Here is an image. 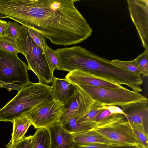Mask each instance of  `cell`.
<instances>
[{"mask_svg":"<svg viewBox=\"0 0 148 148\" xmlns=\"http://www.w3.org/2000/svg\"><path fill=\"white\" fill-rule=\"evenodd\" d=\"M51 86L54 99L64 106L73 96L75 86L65 78L60 79L54 76Z\"/></svg>","mask_w":148,"mask_h":148,"instance_id":"5bb4252c","label":"cell"},{"mask_svg":"<svg viewBox=\"0 0 148 148\" xmlns=\"http://www.w3.org/2000/svg\"><path fill=\"white\" fill-rule=\"evenodd\" d=\"M47 129L50 137V148H75L72 134L64 129L60 121L53 123Z\"/></svg>","mask_w":148,"mask_h":148,"instance_id":"4fadbf2b","label":"cell"},{"mask_svg":"<svg viewBox=\"0 0 148 148\" xmlns=\"http://www.w3.org/2000/svg\"><path fill=\"white\" fill-rule=\"evenodd\" d=\"M47 62L51 71L53 74L54 71L57 69L58 63V57L55 52V50L46 45L44 50Z\"/></svg>","mask_w":148,"mask_h":148,"instance_id":"44dd1931","label":"cell"},{"mask_svg":"<svg viewBox=\"0 0 148 148\" xmlns=\"http://www.w3.org/2000/svg\"><path fill=\"white\" fill-rule=\"evenodd\" d=\"M110 145L102 143H93L76 145L75 148H109Z\"/></svg>","mask_w":148,"mask_h":148,"instance_id":"4316f807","label":"cell"},{"mask_svg":"<svg viewBox=\"0 0 148 148\" xmlns=\"http://www.w3.org/2000/svg\"><path fill=\"white\" fill-rule=\"evenodd\" d=\"M28 70L27 65L17 55L0 48V81L26 86L31 83Z\"/></svg>","mask_w":148,"mask_h":148,"instance_id":"52a82bcc","label":"cell"},{"mask_svg":"<svg viewBox=\"0 0 148 148\" xmlns=\"http://www.w3.org/2000/svg\"><path fill=\"white\" fill-rule=\"evenodd\" d=\"M26 113L15 119L12 122L13 130L11 138L9 141L12 144L23 139L25 136V134L29 127L32 125Z\"/></svg>","mask_w":148,"mask_h":148,"instance_id":"2e32d148","label":"cell"},{"mask_svg":"<svg viewBox=\"0 0 148 148\" xmlns=\"http://www.w3.org/2000/svg\"><path fill=\"white\" fill-rule=\"evenodd\" d=\"M66 110L64 105L53 99L41 102L26 114L35 129L47 128L53 123L60 121Z\"/></svg>","mask_w":148,"mask_h":148,"instance_id":"ba28073f","label":"cell"},{"mask_svg":"<svg viewBox=\"0 0 148 148\" xmlns=\"http://www.w3.org/2000/svg\"><path fill=\"white\" fill-rule=\"evenodd\" d=\"M0 48L17 55L20 53L16 42L5 36H0Z\"/></svg>","mask_w":148,"mask_h":148,"instance_id":"603a6c76","label":"cell"},{"mask_svg":"<svg viewBox=\"0 0 148 148\" xmlns=\"http://www.w3.org/2000/svg\"><path fill=\"white\" fill-rule=\"evenodd\" d=\"M121 108L133 130L148 135V100L129 103Z\"/></svg>","mask_w":148,"mask_h":148,"instance_id":"8fae6325","label":"cell"},{"mask_svg":"<svg viewBox=\"0 0 148 148\" xmlns=\"http://www.w3.org/2000/svg\"><path fill=\"white\" fill-rule=\"evenodd\" d=\"M54 99L51 86L31 82L18 90L16 96L0 109V121L11 122L39 103Z\"/></svg>","mask_w":148,"mask_h":148,"instance_id":"3957f363","label":"cell"},{"mask_svg":"<svg viewBox=\"0 0 148 148\" xmlns=\"http://www.w3.org/2000/svg\"><path fill=\"white\" fill-rule=\"evenodd\" d=\"M33 135L32 148H50V137L47 128L37 129Z\"/></svg>","mask_w":148,"mask_h":148,"instance_id":"e0dca14e","label":"cell"},{"mask_svg":"<svg viewBox=\"0 0 148 148\" xmlns=\"http://www.w3.org/2000/svg\"><path fill=\"white\" fill-rule=\"evenodd\" d=\"M75 86L73 96L64 106L66 110L60 120L62 123L73 118H76L78 120L90 111L95 103L83 90L77 86Z\"/></svg>","mask_w":148,"mask_h":148,"instance_id":"30bf717a","label":"cell"},{"mask_svg":"<svg viewBox=\"0 0 148 148\" xmlns=\"http://www.w3.org/2000/svg\"><path fill=\"white\" fill-rule=\"evenodd\" d=\"M8 24V22L0 19V36H1L5 30Z\"/></svg>","mask_w":148,"mask_h":148,"instance_id":"4dcf8cb0","label":"cell"},{"mask_svg":"<svg viewBox=\"0 0 148 148\" xmlns=\"http://www.w3.org/2000/svg\"><path fill=\"white\" fill-rule=\"evenodd\" d=\"M103 105L95 101L90 111L84 116L79 119L77 122L89 127L96 122L97 118L100 113L104 110L101 108Z\"/></svg>","mask_w":148,"mask_h":148,"instance_id":"ac0fdd59","label":"cell"},{"mask_svg":"<svg viewBox=\"0 0 148 148\" xmlns=\"http://www.w3.org/2000/svg\"><path fill=\"white\" fill-rule=\"evenodd\" d=\"M140 69L143 77L148 75V50L145 49L144 52L139 55L134 59Z\"/></svg>","mask_w":148,"mask_h":148,"instance_id":"7402d4cb","label":"cell"},{"mask_svg":"<svg viewBox=\"0 0 148 148\" xmlns=\"http://www.w3.org/2000/svg\"><path fill=\"white\" fill-rule=\"evenodd\" d=\"M109 148H139L136 147L128 145H110Z\"/></svg>","mask_w":148,"mask_h":148,"instance_id":"1f68e13d","label":"cell"},{"mask_svg":"<svg viewBox=\"0 0 148 148\" xmlns=\"http://www.w3.org/2000/svg\"><path fill=\"white\" fill-rule=\"evenodd\" d=\"M115 66L126 71L136 76H141V71L134 60L130 61H122L118 59L110 60Z\"/></svg>","mask_w":148,"mask_h":148,"instance_id":"d6986e66","label":"cell"},{"mask_svg":"<svg viewBox=\"0 0 148 148\" xmlns=\"http://www.w3.org/2000/svg\"><path fill=\"white\" fill-rule=\"evenodd\" d=\"M85 92L94 101L103 105L121 107L129 103L147 100L138 92L123 87L112 88L95 87L88 85H76Z\"/></svg>","mask_w":148,"mask_h":148,"instance_id":"8992f818","label":"cell"},{"mask_svg":"<svg viewBox=\"0 0 148 148\" xmlns=\"http://www.w3.org/2000/svg\"><path fill=\"white\" fill-rule=\"evenodd\" d=\"M21 27L22 26L17 22L9 21L8 23L5 30L1 36L6 37L16 42L20 36Z\"/></svg>","mask_w":148,"mask_h":148,"instance_id":"ffe728a7","label":"cell"},{"mask_svg":"<svg viewBox=\"0 0 148 148\" xmlns=\"http://www.w3.org/2000/svg\"><path fill=\"white\" fill-rule=\"evenodd\" d=\"M61 65L63 71L81 70L113 83L125 85L134 91H142L141 76L126 71L112 64L110 60L80 46L66 47L62 56Z\"/></svg>","mask_w":148,"mask_h":148,"instance_id":"7a4b0ae2","label":"cell"},{"mask_svg":"<svg viewBox=\"0 0 148 148\" xmlns=\"http://www.w3.org/2000/svg\"><path fill=\"white\" fill-rule=\"evenodd\" d=\"M111 114H112L108 110H104L99 114L97 118L96 121L101 120L107 117Z\"/></svg>","mask_w":148,"mask_h":148,"instance_id":"f546056e","label":"cell"},{"mask_svg":"<svg viewBox=\"0 0 148 148\" xmlns=\"http://www.w3.org/2000/svg\"><path fill=\"white\" fill-rule=\"evenodd\" d=\"M3 87L9 91L13 90H19L22 88L19 84H16L14 83L7 84L4 86Z\"/></svg>","mask_w":148,"mask_h":148,"instance_id":"f1b7e54d","label":"cell"},{"mask_svg":"<svg viewBox=\"0 0 148 148\" xmlns=\"http://www.w3.org/2000/svg\"><path fill=\"white\" fill-rule=\"evenodd\" d=\"M101 108L103 110H108L111 114H120L125 115L121 108L118 106L103 105Z\"/></svg>","mask_w":148,"mask_h":148,"instance_id":"83f0119b","label":"cell"},{"mask_svg":"<svg viewBox=\"0 0 148 148\" xmlns=\"http://www.w3.org/2000/svg\"><path fill=\"white\" fill-rule=\"evenodd\" d=\"M131 19L145 49L148 50V1L127 0Z\"/></svg>","mask_w":148,"mask_h":148,"instance_id":"9c48e42d","label":"cell"},{"mask_svg":"<svg viewBox=\"0 0 148 148\" xmlns=\"http://www.w3.org/2000/svg\"><path fill=\"white\" fill-rule=\"evenodd\" d=\"M89 130L96 132L118 145H132L143 148L124 114H112L94 123L90 127Z\"/></svg>","mask_w":148,"mask_h":148,"instance_id":"277c9868","label":"cell"},{"mask_svg":"<svg viewBox=\"0 0 148 148\" xmlns=\"http://www.w3.org/2000/svg\"><path fill=\"white\" fill-rule=\"evenodd\" d=\"M28 32L34 42L43 50L47 43L45 39L40 33L27 27Z\"/></svg>","mask_w":148,"mask_h":148,"instance_id":"d4e9b609","label":"cell"},{"mask_svg":"<svg viewBox=\"0 0 148 148\" xmlns=\"http://www.w3.org/2000/svg\"><path fill=\"white\" fill-rule=\"evenodd\" d=\"M71 133L76 145L99 143L110 145H118L116 143L107 139L92 130H88L81 132Z\"/></svg>","mask_w":148,"mask_h":148,"instance_id":"9a60e30c","label":"cell"},{"mask_svg":"<svg viewBox=\"0 0 148 148\" xmlns=\"http://www.w3.org/2000/svg\"><path fill=\"white\" fill-rule=\"evenodd\" d=\"M16 42L20 53L27 60L28 70L34 73L39 82L47 85L52 83L54 76L51 71L44 50L33 40L26 27L22 26L20 36Z\"/></svg>","mask_w":148,"mask_h":148,"instance_id":"5b68a950","label":"cell"},{"mask_svg":"<svg viewBox=\"0 0 148 148\" xmlns=\"http://www.w3.org/2000/svg\"><path fill=\"white\" fill-rule=\"evenodd\" d=\"M34 135L25 136L20 141L12 144L10 142L6 146V148H32Z\"/></svg>","mask_w":148,"mask_h":148,"instance_id":"cb8c5ba5","label":"cell"},{"mask_svg":"<svg viewBox=\"0 0 148 148\" xmlns=\"http://www.w3.org/2000/svg\"><path fill=\"white\" fill-rule=\"evenodd\" d=\"M74 0H24L21 24L41 34L52 43L76 45L90 36L92 30L76 7Z\"/></svg>","mask_w":148,"mask_h":148,"instance_id":"6da1fadb","label":"cell"},{"mask_svg":"<svg viewBox=\"0 0 148 148\" xmlns=\"http://www.w3.org/2000/svg\"><path fill=\"white\" fill-rule=\"evenodd\" d=\"M65 78L75 85H86L112 88H119L123 87L121 85L111 82L91 73L78 70L69 72Z\"/></svg>","mask_w":148,"mask_h":148,"instance_id":"7c38bea8","label":"cell"},{"mask_svg":"<svg viewBox=\"0 0 148 148\" xmlns=\"http://www.w3.org/2000/svg\"><path fill=\"white\" fill-rule=\"evenodd\" d=\"M134 130L143 148H148V135L145 134L135 130Z\"/></svg>","mask_w":148,"mask_h":148,"instance_id":"484cf974","label":"cell"}]
</instances>
